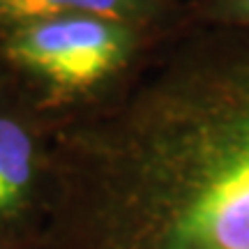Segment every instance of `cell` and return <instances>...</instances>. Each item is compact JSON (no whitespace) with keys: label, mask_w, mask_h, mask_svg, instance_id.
Instances as JSON below:
<instances>
[{"label":"cell","mask_w":249,"mask_h":249,"mask_svg":"<svg viewBox=\"0 0 249 249\" xmlns=\"http://www.w3.org/2000/svg\"><path fill=\"white\" fill-rule=\"evenodd\" d=\"M150 9V0H0V30L55 17H102L134 26Z\"/></svg>","instance_id":"277c9868"},{"label":"cell","mask_w":249,"mask_h":249,"mask_svg":"<svg viewBox=\"0 0 249 249\" xmlns=\"http://www.w3.org/2000/svg\"><path fill=\"white\" fill-rule=\"evenodd\" d=\"M51 127L33 249H249V28L141 55Z\"/></svg>","instance_id":"6da1fadb"},{"label":"cell","mask_w":249,"mask_h":249,"mask_svg":"<svg viewBox=\"0 0 249 249\" xmlns=\"http://www.w3.org/2000/svg\"><path fill=\"white\" fill-rule=\"evenodd\" d=\"M0 249H33V247H21V245H7V242H0Z\"/></svg>","instance_id":"52a82bcc"},{"label":"cell","mask_w":249,"mask_h":249,"mask_svg":"<svg viewBox=\"0 0 249 249\" xmlns=\"http://www.w3.org/2000/svg\"><path fill=\"white\" fill-rule=\"evenodd\" d=\"M12 76H9V71H7V65H5V60H2V55H0V86L5 83V81H9Z\"/></svg>","instance_id":"8992f818"},{"label":"cell","mask_w":249,"mask_h":249,"mask_svg":"<svg viewBox=\"0 0 249 249\" xmlns=\"http://www.w3.org/2000/svg\"><path fill=\"white\" fill-rule=\"evenodd\" d=\"M9 76L55 120L97 102L141 58L132 23L102 17H55L0 30Z\"/></svg>","instance_id":"7a4b0ae2"},{"label":"cell","mask_w":249,"mask_h":249,"mask_svg":"<svg viewBox=\"0 0 249 249\" xmlns=\"http://www.w3.org/2000/svg\"><path fill=\"white\" fill-rule=\"evenodd\" d=\"M219 14L224 23H231L235 28H249V0H224Z\"/></svg>","instance_id":"5b68a950"},{"label":"cell","mask_w":249,"mask_h":249,"mask_svg":"<svg viewBox=\"0 0 249 249\" xmlns=\"http://www.w3.org/2000/svg\"><path fill=\"white\" fill-rule=\"evenodd\" d=\"M51 118L14 79L0 86V242L33 247L51 187Z\"/></svg>","instance_id":"3957f363"}]
</instances>
